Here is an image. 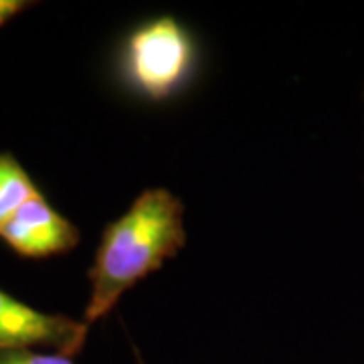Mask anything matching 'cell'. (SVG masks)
Segmentation results:
<instances>
[{"label":"cell","mask_w":364,"mask_h":364,"mask_svg":"<svg viewBox=\"0 0 364 364\" xmlns=\"http://www.w3.org/2000/svg\"><path fill=\"white\" fill-rule=\"evenodd\" d=\"M186 245L184 205L168 188L154 186L136 196L130 208L107 223L87 277V326L116 308L122 296L176 257Z\"/></svg>","instance_id":"6da1fadb"},{"label":"cell","mask_w":364,"mask_h":364,"mask_svg":"<svg viewBox=\"0 0 364 364\" xmlns=\"http://www.w3.org/2000/svg\"><path fill=\"white\" fill-rule=\"evenodd\" d=\"M193 33L174 16H156L128 33L117 55L124 85L148 102H166L184 90L196 71Z\"/></svg>","instance_id":"7a4b0ae2"},{"label":"cell","mask_w":364,"mask_h":364,"mask_svg":"<svg viewBox=\"0 0 364 364\" xmlns=\"http://www.w3.org/2000/svg\"><path fill=\"white\" fill-rule=\"evenodd\" d=\"M87 334L90 326L83 320L41 312L0 289V348H47L75 356Z\"/></svg>","instance_id":"3957f363"},{"label":"cell","mask_w":364,"mask_h":364,"mask_svg":"<svg viewBox=\"0 0 364 364\" xmlns=\"http://www.w3.org/2000/svg\"><path fill=\"white\" fill-rule=\"evenodd\" d=\"M0 239L21 257L45 259L73 251L81 241V233L41 193L0 227Z\"/></svg>","instance_id":"277c9868"},{"label":"cell","mask_w":364,"mask_h":364,"mask_svg":"<svg viewBox=\"0 0 364 364\" xmlns=\"http://www.w3.org/2000/svg\"><path fill=\"white\" fill-rule=\"evenodd\" d=\"M41 195L37 182L9 152H0V227L33 196Z\"/></svg>","instance_id":"5b68a950"},{"label":"cell","mask_w":364,"mask_h":364,"mask_svg":"<svg viewBox=\"0 0 364 364\" xmlns=\"http://www.w3.org/2000/svg\"><path fill=\"white\" fill-rule=\"evenodd\" d=\"M0 364H75L73 356L37 348H0Z\"/></svg>","instance_id":"8992f818"},{"label":"cell","mask_w":364,"mask_h":364,"mask_svg":"<svg viewBox=\"0 0 364 364\" xmlns=\"http://www.w3.org/2000/svg\"><path fill=\"white\" fill-rule=\"evenodd\" d=\"M31 6H35V2H28V0H0V26H4L9 21H13L14 16L28 11Z\"/></svg>","instance_id":"52a82bcc"}]
</instances>
